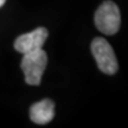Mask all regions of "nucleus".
I'll use <instances>...</instances> for the list:
<instances>
[{"label":"nucleus","instance_id":"obj_1","mask_svg":"<svg viewBox=\"0 0 128 128\" xmlns=\"http://www.w3.org/2000/svg\"><path fill=\"white\" fill-rule=\"evenodd\" d=\"M46 65L48 55L43 49L24 54L20 66L25 75V82L30 86H39Z\"/></svg>","mask_w":128,"mask_h":128},{"label":"nucleus","instance_id":"obj_2","mask_svg":"<svg viewBox=\"0 0 128 128\" xmlns=\"http://www.w3.org/2000/svg\"><path fill=\"white\" fill-rule=\"evenodd\" d=\"M96 28L107 36L115 34L119 31L121 24V16L118 5L110 0H106L100 5L94 17Z\"/></svg>","mask_w":128,"mask_h":128},{"label":"nucleus","instance_id":"obj_6","mask_svg":"<svg viewBox=\"0 0 128 128\" xmlns=\"http://www.w3.org/2000/svg\"><path fill=\"white\" fill-rule=\"evenodd\" d=\"M5 1H6V0H0V7H1V6L5 4Z\"/></svg>","mask_w":128,"mask_h":128},{"label":"nucleus","instance_id":"obj_4","mask_svg":"<svg viewBox=\"0 0 128 128\" xmlns=\"http://www.w3.org/2000/svg\"><path fill=\"white\" fill-rule=\"evenodd\" d=\"M48 36H49V32L45 28H38L32 32L24 33L17 37V39L14 42V49L23 55L42 49Z\"/></svg>","mask_w":128,"mask_h":128},{"label":"nucleus","instance_id":"obj_5","mask_svg":"<svg viewBox=\"0 0 128 128\" xmlns=\"http://www.w3.org/2000/svg\"><path fill=\"white\" fill-rule=\"evenodd\" d=\"M55 116V103L50 98L36 102L30 108V119L37 124H49Z\"/></svg>","mask_w":128,"mask_h":128},{"label":"nucleus","instance_id":"obj_3","mask_svg":"<svg viewBox=\"0 0 128 128\" xmlns=\"http://www.w3.org/2000/svg\"><path fill=\"white\" fill-rule=\"evenodd\" d=\"M90 49L97 63V66L102 72L106 75H114L118 71L119 64H118L116 56L114 54L113 48L104 38L96 37L92 42Z\"/></svg>","mask_w":128,"mask_h":128}]
</instances>
